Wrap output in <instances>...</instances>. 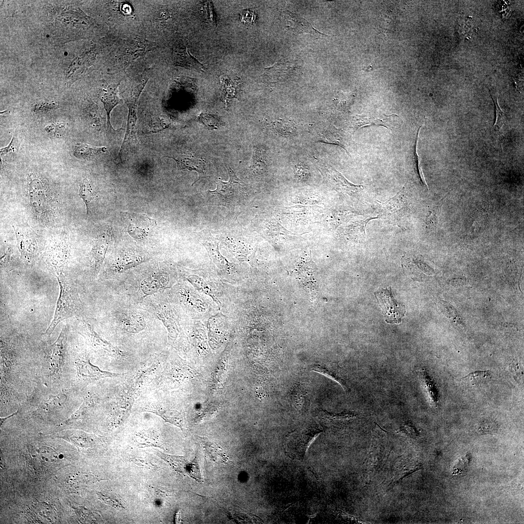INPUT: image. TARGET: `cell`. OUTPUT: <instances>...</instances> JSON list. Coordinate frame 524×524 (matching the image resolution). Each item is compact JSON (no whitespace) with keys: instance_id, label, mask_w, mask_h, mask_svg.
<instances>
[{"instance_id":"6da1fadb","label":"cell","mask_w":524,"mask_h":524,"mask_svg":"<svg viewBox=\"0 0 524 524\" xmlns=\"http://www.w3.org/2000/svg\"><path fill=\"white\" fill-rule=\"evenodd\" d=\"M174 281L167 269L156 266L144 272L117 279L116 292L120 300L141 304L147 298L165 292Z\"/></svg>"},{"instance_id":"7a4b0ae2","label":"cell","mask_w":524,"mask_h":524,"mask_svg":"<svg viewBox=\"0 0 524 524\" xmlns=\"http://www.w3.org/2000/svg\"><path fill=\"white\" fill-rule=\"evenodd\" d=\"M112 314L116 330L127 336L142 333L157 323L156 317L143 305L120 299Z\"/></svg>"},{"instance_id":"3957f363","label":"cell","mask_w":524,"mask_h":524,"mask_svg":"<svg viewBox=\"0 0 524 524\" xmlns=\"http://www.w3.org/2000/svg\"><path fill=\"white\" fill-rule=\"evenodd\" d=\"M226 167L229 180L225 182L219 179L215 190L205 192V201L209 205L225 206L229 213H233L245 205L248 197V185L237 177L229 166Z\"/></svg>"},{"instance_id":"277c9868","label":"cell","mask_w":524,"mask_h":524,"mask_svg":"<svg viewBox=\"0 0 524 524\" xmlns=\"http://www.w3.org/2000/svg\"><path fill=\"white\" fill-rule=\"evenodd\" d=\"M60 286V294L53 318L44 335L49 336L57 326L65 319L83 315V308L77 288L63 274L56 275Z\"/></svg>"},{"instance_id":"5b68a950","label":"cell","mask_w":524,"mask_h":524,"mask_svg":"<svg viewBox=\"0 0 524 524\" xmlns=\"http://www.w3.org/2000/svg\"><path fill=\"white\" fill-rule=\"evenodd\" d=\"M148 80V78H145L132 81L122 93L123 99L128 108V115L126 131L119 151L120 154L129 146L139 144L136 127L137 102Z\"/></svg>"},{"instance_id":"8992f818","label":"cell","mask_w":524,"mask_h":524,"mask_svg":"<svg viewBox=\"0 0 524 524\" xmlns=\"http://www.w3.org/2000/svg\"><path fill=\"white\" fill-rule=\"evenodd\" d=\"M322 432V428L316 424H307L299 427L287 437L285 453L292 458L302 460L311 443Z\"/></svg>"},{"instance_id":"52a82bcc","label":"cell","mask_w":524,"mask_h":524,"mask_svg":"<svg viewBox=\"0 0 524 524\" xmlns=\"http://www.w3.org/2000/svg\"><path fill=\"white\" fill-rule=\"evenodd\" d=\"M67 333V327H63L57 340L47 349V376L51 381L59 380L63 374L66 355Z\"/></svg>"},{"instance_id":"ba28073f","label":"cell","mask_w":524,"mask_h":524,"mask_svg":"<svg viewBox=\"0 0 524 524\" xmlns=\"http://www.w3.org/2000/svg\"><path fill=\"white\" fill-rule=\"evenodd\" d=\"M385 431L377 425L373 432L370 450L364 464L363 477L366 484L370 483L385 458Z\"/></svg>"},{"instance_id":"9c48e42d","label":"cell","mask_w":524,"mask_h":524,"mask_svg":"<svg viewBox=\"0 0 524 524\" xmlns=\"http://www.w3.org/2000/svg\"><path fill=\"white\" fill-rule=\"evenodd\" d=\"M150 258L139 252L125 251L117 254L111 259L99 275L103 280L115 279L119 274L135 267Z\"/></svg>"},{"instance_id":"30bf717a","label":"cell","mask_w":524,"mask_h":524,"mask_svg":"<svg viewBox=\"0 0 524 524\" xmlns=\"http://www.w3.org/2000/svg\"><path fill=\"white\" fill-rule=\"evenodd\" d=\"M28 194L32 209L40 216H48L51 211L49 195L44 181L33 175L30 177Z\"/></svg>"},{"instance_id":"8fae6325","label":"cell","mask_w":524,"mask_h":524,"mask_svg":"<svg viewBox=\"0 0 524 524\" xmlns=\"http://www.w3.org/2000/svg\"><path fill=\"white\" fill-rule=\"evenodd\" d=\"M313 159L324 178L338 191L351 195L363 189V185L352 183L341 173L323 160L315 157H313Z\"/></svg>"},{"instance_id":"7c38bea8","label":"cell","mask_w":524,"mask_h":524,"mask_svg":"<svg viewBox=\"0 0 524 524\" xmlns=\"http://www.w3.org/2000/svg\"><path fill=\"white\" fill-rule=\"evenodd\" d=\"M380 203L381 216L390 223H400L409 213L408 202L405 187L393 197Z\"/></svg>"},{"instance_id":"4fadbf2b","label":"cell","mask_w":524,"mask_h":524,"mask_svg":"<svg viewBox=\"0 0 524 524\" xmlns=\"http://www.w3.org/2000/svg\"><path fill=\"white\" fill-rule=\"evenodd\" d=\"M21 259L28 264L33 262L38 246L33 231L28 226H13Z\"/></svg>"},{"instance_id":"5bb4252c","label":"cell","mask_w":524,"mask_h":524,"mask_svg":"<svg viewBox=\"0 0 524 524\" xmlns=\"http://www.w3.org/2000/svg\"><path fill=\"white\" fill-rule=\"evenodd\" d=\"M375 295L382 308L385 321L390 323H400L406 313L405 307L394 299L391 288L382 289L375 293Z\"/></svg>"},{"instance_id":"9a60e30c","label":"cell","mask_w":524,"mask_h":524,"mask_svg":"<svg viewBox=\"0 0 524 524\" xmlns=\"http://www.w3.org/2000/svg\"><path fill=\"white\" fill-rule=\"evenodd\" d=\"M77 328L78 333L97 351L112 356L121 355L118 349L100 337L85 320H80Z\"/></svg>"},{"instance_id":"2e32d148","label":"cell","mask_w":524,"mask_h":524,"mask_svg":"<svg viewBox=\"0 0 524 524\" xmlns=\"http://www.w3.org/2000/svg\"><path fill=\"white\" fill-rule=\"evenodd\" d=\"M156 454L176 472L188 475L198 482H202L201 474L196 458L188 460L183 456L168 455L156 450Z\"/></svg>"},{"instance_id":"e0dca14e","label":"cell","mask_w":524,"mask_h":524,"mask_svg":"<svg viewBox=\"0 0 524 524\" xmlns=\"http://www.w3.org/2000/svg\"><path fill=\"white\" fill-rule=\"evenodd\" d=\"M68 257V243L64 237L55 240L49 246L46 254L47 262L56 275L63 273Z\"/></svg>"},{"instance_id":"ac0fdd59","label":"cell","mask_w":524,"mask_h":524,"mask_svg":"<svg viewBox=\"0 0 524 524\" xmlns=\"http://www.w3.org/2000/svg\"><path fill=\"white\" fill-rule=\"evenodd\" d=\"M399 115L396 114L387 115L384 113H368L354 115L351 116L350 122L353 131L370 126H382L393 130L394 122Z\"/></svg>"},{"instance_id":"d6986e66","label":"cell","mask_w":524,"mask_h":524,"mask_svg":"<svg viewBox=\"0 0 524 524\" xmlns=\"http://www.w3.org/2000/svg\"><path fill=\"white\" fill-rule=\"evenodd\" d=\"M77 376L83 381H93L106 377L119 376V374L103 371L91 363L85 356L81 357L75 361Z\"/></svg>"},{"instance_id":"ffe728a7","label":"cell","mask_w":524,"mask_h":524,"mask_svg":"<svg viewBox=\"0 0 524 524\" xmlns=\"http://www.w3.org/2000/svg\"><path fill=\"white\" fill-rule=\"evenodd\" d=\"M68 392L66 391L50 394L39 403L34 413L39 415L49 416L64 409L68 403Z\"/></svg>"},{"instance_id":"44dd1931","label":"cell","mask_w":524,"mask_h":524,"mask_svg":"<svg viewBox=\"0 0 524 524\" xmlns=\"http://www.w3.org/2000/svg\"><path fill=\"white\" fill-rule=\"evenodd\" d=\"M172 58L175 65L186 68L203 71V65L189 52L186 44L179 41L173 47Z\"/></svg>"},{"instance_id":"7402d4cb","label":"cell","mask_w":524,"mask_h":524,"mask_svg":"<svg viewBox=\"0 0 524 524\" xmlns=\"http://www.w3.org/2000/svg\"><path fill=\"white\" fill-rule=\"evenodd\" d=\"M282 18L287 30L292 32L295 34L307 33L314 35H326L316 30L305 19L289 11H284L282 12Z\"/></svg>"},{"instance_id":"603a6c76","label":"cell","mask_w":524,"mask_h":524,"mask_svg":"<svg viewBox=\"0 0 524 524\" xmlns=\"http://www.w3.org/2000/svg\"><path fill=\"white\" fill-rule=\"evenodd\" d=\"M109 243V236L106 234L99 236L96 241L90 253L91 273L92 276L96 278L101 269L105 258Z\"/></svg>"},{"instance_id":"cb8c5ba5","label":"cell","mask_w":524,"mask_h":524,"mask_svg":"<svg viewBox=\"0 0 524 524\" xmlns=\"http://www.w3.org/2000/svg\"><path fill=\"white\" fill-rule=\"evenodd\" d=\"M321 422L327 427H339L344 426L358 418L359 415L354 412L343 411L332 413L327 410H320L318 414Z\"/></svg>"},{"instance_id":"d4e9b609","label":"cell","mask_w":524,"mask_h":524,"mask_svg":"<svg viewBox=\"0 0 524 524\" xmlns=\"http://www.w3.org/2000/svg\"><path fill=\"white\" fill-rule=\"evenodd\" d=\"M119 84L118 83L108 85L103 90L100 96V100L106 112L107 129L110 131L112 130L114 131H115L111 123L110 113L116 105L122 102V99L118 95V87Z\"/></svg>"},{"instance_id":"484cf974","label":"cell","mask_w":524,"mask_h":524,"mask_svg":"<svg viewBox=\"0 0 524 524\" xmlns=\"http://www.w3.org/2000/svg\"><path fill=\"white\" fill-rule=\"evenodd\" d=\"M311 370L320 373L338 383L345 392L348 390L344 375L341 367L337 363H317L312 365Z\"/></svg>"},{"instance_id":"4316f807","label":"cell","mask_w":524,"mask_h":524,"mask_svg":"<svg viewBox=\"0 0 524 524\" xmlns=\"http://www.w3.org/2000/svg\"><path fill=\"white\" fill-rule=\"evenodd\" d=\"M167 157L171 158L175 161L179 169H187L197 172L199 178L195 182L201 179L204 174L206 165L205 161L202 158L196 157L191 153L187 155H182L177 157L168 156Z\"/></svg>"},{"instance_id":"83f0119b","label":"cell","mask_w":524,"mask_h":524,"mask_svg":"<svg viewBox=\"0 0 524 524\" xmlns=\"http://www.w3.org/2000/svg\"><path fill=\"white\" fill-rule=\"evenodd\" d=\"M316 142L333 144L343 148L349 154L347 149L346 139L342 131L333 126H328L317 134Z\"/></svg>"},{"instance_id":"f1b7e54d","label":"cell","mask_w":524,"mask_h":524,"mask_svg":"<svg viewBox=\"0 0 524 524\" xmlns=\"http://www.w3.org/2000/svg\"><path fill=\"white\" fill-rule=\"evenodd\" d=\"M267 167V154L263 146L253 145L250 168L255 173L262 172Z\"/></svg>"},{"instance_id":"f546056e","label":"cell","mask_w":524,"mask_h":524,"mask_svg":"<svg viewBox=\"0 0 524 524\" xmlns=\"http://www.w3.org/2000/svg\"><path fill=\"white\" fill-rule=\"evenodd\" d=\"M106 147H92L85 143L77 145L73 151L74 156L79 159H89L105 152Z\"/></svg>"},{"instance_id":"4dcf8cb0","label":"cell","mask_w":524,"mask_h":524,"mask_svg":"<svg viewBox=\"0 0 524 524\" xmlns=\"http://www.w3.org/2000/svg\"><path fill=\"white\" fill-rule=\"evenodd\" d=\"M220 82L222 98L226 104L229 105L228 103L230 99L237 98L239 90V85L237 82L226 76L221 77Z\"/></svg>"},{"instance_id":"1f68e13d","label":"cell","mask_w":524,"mask_h":524,"mask_svg":"<svg viewBox=\"0 0 524 524\" xmlns=\"http://www.w3.org/2000/svg\"><path fill=\"white\" fill-rule=\"evenodd\" d=\"M377 218L378 217H369L350 223L345 228L346 234L357 239L365 238V228L367 223L372 219Z\"/></svg>"},{"instance_id":"d6a6232c","label":"cell","mask_w":524,"mask_h":524,"mask_svg":"<svg viewBox=\"0 0 524 524\" xmlns=\"http://www.w3.org/2000/svg\"><path fill=\"white\" fill-rule=\"evenodd\" d=\"M160 416L165 422L180 427L182 430L184 428V419L181 414L174 409H154L148 410Z\"/></svg>"},{"instance_id":"836d02e7","label":"cell","mask_w":524,"mask_h":524,"mask_svg":"<svg viewBox=\"0 0 524 524\" xmlns=\"http://www.w3.org/2000/svg\"><path fill=\"white\" fill-rule=\"evenodd\" d=\"M408 461L402 459L400 460L393 473V475L391 483H397L402 480L407 476L416 471L418 469L417 466L408 464Z\"/></svg>"},{"instance_id":"e575fe53","label":"cell","mask_w":524,"mask_h":524,"mask_svg":"<svg viewBox=\"0 0 524 524\" xmlns=\"http://www.w3.org/2000/svg\"><path fill=\"white\" fill-rule=\"evenodd\" d=\"M420 377L431 403L436 404L438 401L437 392L433 381L425 370L420 372Z\"/></svg>"},{"instance_id":"d590c367","label":"cell","mask_w":524,"mask_h":524,"mask_svg":"<svg viewBox=\"0 0 524 524\" xmlns=\"http://www.w3.org/2000/svg\"><path fill=\"white\" fill-rule=\"evenodd\" d=\"M197 120L210 131L217 130L223 125V122L219 117L207 113L200 114Z\"/></svg>"},{"instance_id":"8d00e7d4","label":"cell","mask_w":524,"mask_h":524,"mask_svg":"<svg viewBox=\"0 0 524 524\" xmlns=\"http://www.w3.org/2000/svg\"><path fill=\"white\" fill-rule=\"evenodd\" d=\"M490 375V371H476L470 373L466 376L459 379V380L472 386H474L483 382Z\"/></svg>"},{"instance_id":"74e56055","label":"cell","mask_w":524,"mask_h":524,"mask_svg":"<svg viewBox=\"0 0 524 524\" xmlns=\"http://www.w3.org/2000/svg\"><path fill=\"white\" fill-rule=\"evenodd\" d=\"M97 481V479L91 474L76 475L70 480L69 486L75 490L81 489L85 485L92 484Z\"/></svg>"},{"instance_id":"f35d334b","label":"cell","mask_w":524,"mask_h":524,"mask_svg":"<svg viewBox=\"0 0 524 524\" xmlns=\"http://www.w3.org/2000/svg\"><path fill=\"white\" fill-rule=\"evenodd\" d=\"M97 494L104 503L115 508H124L123 501L119 496L109 492H98Z\"/></svg>"},{"instance_id":"ab89813d","label":"cell","mask_w":524,"mask_h":524,"mask_svg":"<svg viewBox=\"0 0 524 524\" xmlns=\"http://www.w3.org/2000/svg\"><path fill=\"white\" fill-rule=\"evenodd\" d=\"M273 127L278 133L286 136L294 134L297 130L293 123L282 120L275 121L273 123Z\"/></svg>"},{"instance_id":"60d3db41","label":"cell","mask_w":524,"mask_h":524,"mask_svg":"<svg viewBox=\"0 0 524 524\" xmlns=\"http://www.w3.org/2000/svg\"><path fill=\"white\" fill-rule=\"evenodd\" d=\"M79 195L86 205V212L88 213V204L94 198L92 187L88 180H84L80 184Z\"/></svg>"},{"instance_id":"b9f144b4","label":"cell","mask_w":524,"mask_h":524,"mask_svg":"<svg viewBox=\"0 0 524 524\" xmlns=\"http://www.w3.org/2000/svg\"><path fill=\"white\" fill-rule=\"evenodd\" d=\"M491 97L495 106L496 115L495 121L492 126V130L494 129L496 131H500L505 123L506 114L501 110L498 102L497 98L495 99L493 97Z\"/></svg>"},{"instance_id":"7bdbcfd3","label":"cell","mask_w":524,"mask_h":524,"mask_svg":"<svg viewBox=\"0 0 524 524\" xmlns=\"http://www.w3.org/2000/svg\"><path fill=\"white\" fill-rule=\"evenodd\" d=\"M295 177L298 179L306 180L310 175L309 169L307 165L299 163L295 166Z\"/></svg>"},{"instance_id":"ee69618b","label":"cell","mask_w":524,"mask_h":524,"mask_svg":"<svg viewBox=\"0 0 524 524\" xmlns=\"http://www.w3.org/2000/svg\"><path fill=\"white\" fill-rule=\"evenodd\" d=\"M45 129L51 136H61L64 132L65 126L60 123L51 124L48 125Z\"/></svg>"},{"instance_id":"f6af8a7d","label":"cell","mask_w":524,"mask_h":524,"mask_svg":"<svg viewBox=\"0 0 524 524\" xmlns=\"http://www.w3.org/2000/svg\"><path fill=\"white\" fill-rule=\"evenodd\" d=\"M205 10V16L209 23L213 27H216L217 25L216 16L212 2L207 1Z\"/></svg>"},{"instance_id":"bcb514c9","label":"cell","mask_w":524,"mask_h":524,"mask_svg":"<svg viewBox=\"0 0 524 524\" xmlns=\"http://www.w3.org/2000/svg\"><path fill=\"white\" fill-rule=\"evenodd\" d=\"M15 136L13 135L12 140L9 145L4 147L0 149L1 156L6 157L12 155L16 150V144L15 143Z\"/></svg>"},{"instance_id":"7dc6e473","label":"cell","mask_w":524,"mask_h":524,"mask_svg":"<svg viewBox=\"0 0 524 524\" xmlns=\"http://www.w3.org/2000/svg\"><path fill=\"white\" fill-rule=\"evenodd\" d=\"M496 429V425L491 422L488 421H485L482 422L478 428V431L480 433H491L493 432Z\"/></svg>"},{"instance_id":"c3c4849f","label":"cell","mask_w":524,"mask_h":524,"mask_svg":"<svg viewBox=\"0 0 524 524\" xmlns=\"http://www.w3.org/2000/svg\"><path fill=\"white\" fill-rule=\"evenodd\" d=\"M297 390H294L293 392V402L294 404L296 406L302 407L306 402L305 397V394L303 393V391L300 390V389L297 388Z\"/></svg>"},{"instance_id":"681fc988","label":"cell","mask_w":524,"mask_h":524,"mask_svg":"<svg viewBox=\"0 0 524 524\" xmlns=\"http://www.w3.org/2000/svg\"><path fill=\"white\" fill-rule=\"evenodd\" d=\"M12 254V251L10 248H9L5 253L0 258V265L1 267L3 268H6L8 267L10 264V258Z\"/></svg>"},{"instance_id":"f907efd6","label":"cell","mask_w":524,"mask_h":524,"mask_svg":"<svg viewBox=\"0 0 524 524\" xmlns=\"http://www.w3.org/2000/svg\"><path fill=\"white\" fill-rule=\"evenodd\" d=\"M242 19L245 22L252 23L255 20V16L251 11L246 10L242 13Z\"/></svg>"},{"instance_id":"816d5d0a","label":"cell","mask_w":524,"mask_h":524,"mask_svg":"<svg viewBox=\"0 0 524 524\" xmlns=\"http://www.w3.org/2000/svg\"><path fill=\"white\" fill-rule=\"evenodd\" d=\"M400 432L405 433V434L412 435L416 434L413 427L409 425H405L402 428L400 429Z\"/></svg>"},{"instance_id":"f5cc1de1","label":"cell","mask_w":524,"mask_h":524,"mask_svg":"<svg viewBox=\"0 0 524 524\" xmlns=\"http://www.w3.org/2000/svg\"><path fill=\"white\" fill-rule=\"evenodd\" d=\"M17 412H18V411H17V412H15V413H13L12 414L10 415V416H8V417H5V418H0V426H1V425H2V424L3 423V422H4V421H5V420H6L7 419H8V418H9V417H11V416H13V415H15L16 414V413H17Z\"/></svg>"}]
</instances>
